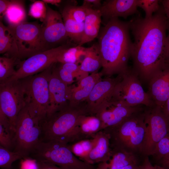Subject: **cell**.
<instances>
[{
  "instance_id": "7bdbcfd3",
  "label": "cell",
  "mask_w": 169,
  "mask_h": 169,
  "mask_svg": "<svg viewBox=\"0 0 169 169\" xmlns=\"http://www.w3.org/2000/svg\"><path fill=\"white\" fill-rule=\"evenodd\" d=\"M38 163L39 169H63L55 165L47 163L38 161Z\"/></svg>"
},
{
  "instance_id": "cb8c5ba5",
  "label": "cell",
  "mask_w": 169,
  "mask_h": 169,
  "mask_svg": "<svg viewBox=\"0 0 169 169\" xmlns=\"http://www.w3.org/2000/svg\"><path fill=\"white\" fill-rule=\"evenodd\" d=\"M0 54L18 59V52L15 39L8 26L0 22Z\"/></svg>"
},
{
  "instance_id": "f6af8a7d",
  "label": "cell",
  "mask_w": 169,
  "mask_h": 169,
  "mask_svg": "<svg viewBox=\"0 0 169 169\" xmlns=\"http://www.w3.org/2000/svg\"><path fill=\"white\" fill-rule=\"evenodd\" d=\"M161 109L165 115L169 118V98L161 107Z\"/></svg>"
},
{
  "instance_id": "f907efd6",
  "label": "cell",
  "mask_w": 169,
  "mask_h": 169,
  "mask_svg": "<svg viewBox=\"0 0 169 169\" xmlns=\"http://www.w3.org/2000/svg\"><path fill=\"white\" fill-rule=\"evenodd\" d=\"M161 169H165V168H164L162 167H161Z\"/></svg>"
},
{
  "instance_id": "e0dca14e",
  "label": "cell",
  "mask_w": 169,
  "mask_h": 169,
  "mask_svg": "<svg viewBox=\"0 0 169 169\" xmlns=\"http://www.w3.org/2000/svg\"><path fill=\"white\" fill-rule=\"evenodd\" d=\"M147 93L155 105L163 106L169 98V63L149 82Z\"/></svg>"
},
{
  "instance_id": "ee69618b",
  "label": "cell",
  "mask_w": 169,
  "mask_h": 169,
  "mask_svg": "<svg viewBox=\"0 0 169 169\" xmlns=\"http://www.w3.org/2000/svg\"><path fill=\"white\" fill-rule=\"evenodd\" d=\"M165 15L169 20V0H160Z\"/></svg>"
},
{
  "instance_id": "277c9868",
  "label": "cell",
  "mask_w": 169,
  "mask_h": 169,
  "mask_svg": "<svg viewBox=\"0 0 169 169\" xmlns=\"http://www.w3.org/2000/svg\"><path fill=\"white\" fill-rule=\"evenodd\" d=\"M146 107L133 113L119 124L102 130L109 135L111 147L135 153L141 152L146 129L145 121Z\"/></svg>"
},
{
  "instance_id": "603a6c76",
  "label": "cell",
  "mask_w": 169,
  "mask_h": 169,
  "mask_svg": "<svg viewBox=\"0 0 169 169\" xmlns=\"http://www.w3.org/2000/svg\"><path fill=\"white\" fill-rule=\"evenodd\" d=\"M84 57L79 64L81 69L88 73L98 72L102 67L100 48L98 43L86 49Z\"/></svg>"
},
{
  "instance_id": "f1b7e54d",
  "label": "cell",
  "mask_w": 169,
  "mask_h": 169,
  "mask_svg": "<svg viewBox=\"0 0 169 169\" xmlns=\"http://www.w3.org/2000/svg\"><path fill=\"white\" fill-rule=\"evenodd\" d=\"M94 143L95 140L93 137L75 142L69 146L73 154L83 161L92 150Z\"/></svg>"
},
{
  "instance_id": "d6a6232c",
  "label": "cell",
  "mask_w": 169,
  "mask_h": 169,
  "mask_svg": "<svg viewBox=\"0 0 169 169\" xmlns=\"http://www.w3.org/2000/svg\"><path fill=\"white\" fill-rule=\"evenodd\" d=\"M153 156L159 162L169 157V131L157 144Z\"/></svg>"
},
{
  "instance_id": "b9f144b4",
  "label": "cell",
  "mask_w": 169,
  "mask_h": 169,
  "mask_svg": "<svg viewBox=\"0 0 169 169\" xmlns=\"http://www.w3.org/2000/svg\"><path fill=\"white\" fill-rule=\"evenodd\" d=\"M11 3V0H0V18L2 19Z\"/></svg>"
},
{
  "instance_id": "44dd1931",
  "label": "cell",
  "mask_w": 169,
  "mask_h": 169,
  "mask_svg": "<svg viewBox=\"0 0 169 169\" xmlns=\"http://www.w3.org/2000/svg\"><path fill=\"white\" fill-rule=\"evenodd\" d=\"M111 157L107 162L99 164L95 169H119L126 166L138 164L135 153L116 147H111Z\"/></svg>"
},
{
  "instance_id": "5b68a950",
  "label": "cell",
  "mask_w": 169,
  "mask_h": 169,
  "mask_svg": "<svg viewBox=\"0 0 169 169\" xmlns=\"http://www.w3.org/2000/svg\"><path fill=\"white\" fill-rule=\"evenodd\" d=\"M54 64L41 72L23 79L26 105L31 116L39 123L46 118L48 111L49 81Z\"/></svg>"
},
{
  "instance_id": "836d02e7",
  "label": "cell",
  "mask_w": 169,
  "mask_h": 169,
  "mask_svg": "<svg viewBox=\"0 0 169 169\" xmlns=\"http://www.w3.org/2000/svg\"><path fill=\"white\" fill-rule=\"evenodd\" d=\"M159 2L160 0H137V6L144 11L145 18H148L160 9Z\"/></svg>"
},
{
  "instance_id": "83f0119b",
  "label": "cell",
  "mask_w": 169,
  "mask_h": 169,
  "mask_svg": "<svg viewBox=\"0 0 169 169\" xmlns=\"http://www.w3.org/2000/svg\"><path fill=\"white\" fill-rule=\"evenodd\" d=\"M86 49V48L79 45L75 47H69L59 55L58 58V63L80 64L85 55Z\"/></svg>"
},
{
  "instance_id": "30bf717a",
  "label": "cell",
  "mask_w": 169,
  "mask_h": 169,
  "mask_svg": "<svg viewBox=\"0 0 169 169\" xmlns=\"http://www.w3.org/2000/svg\"><path fill=\"white\" fill-rule=\"evenodd\" d=\"M8 26L18 48V59H27L44 51L41 42V25L38 22H24Z\"/></svg>"
},
{
  "instance_id": "9a60e30c",
  "label": "cell",
  "mask_w": 169,
  "mask_h": 169,
  "mask_svg": "<svg viewBox=\"0 0 169 169\" xmlns=\"http://www.w3.org/2000/svg\"><path fill=\"white\" fill-rule=\"evenodd\" d=\"M118 79V75L115 78L105 77L95 84L84 102L89 115H94L99 107L111 97Z\"/></svg>"
},
{
  "instance_id": "60d3db41",
  "label": "cell",
  "mask_w": 169,
  "mask_h": 169,
  "mask_svg": "<svg viewBox=\"0 0 169 169\" xmlns=\"http://www.w3.org/2000/svg\"><path fill=\"white\" fill-rule=\"evenodd\" d=\"M139 169H161V167L159 165L153 166L146 156L141 165H140Z\"/></svg>"
},
{
  "instance_id": "8d00e7d4",
  "label": "cell",
  "mask_w": 169,
  "mask_h": 169,
  "mask_svg": "<svg viewBox=\"0 0 169 169\" xmlns=\"http://www.w3.org/2000/svg\"><path fill=\"white\" fill-rule=\"evenodd\" d=\"M14 135L0 125V146L10 150L14 145Z\"/></svg>"
},
{
  "instance_id": "4316f807",
  "label": "cell",
  "mask_w": 169,
  "mask_h": 169,
  "mask_svg": "<svg viewBox=\"0 0 169 169\" xmlns=\"http://www.w3.org/2000/svg\"><path fill=\"white\" fill-rule=\"evenodd\" d=\"M61 14L68 38L78 45L84 33V22H78L63 12Z\"/></svg>"
},
{
  "instance_id": "f35d334b",
  "label": "cell",
  "mask_w": 169,
  "mask_h": 169,
  "mask_svg": "<svg viewBox=\"0 0 169 169\" xmlns=\"http://www.w3.org/2000/svg\"><path fill=\"white\" fill-rule=\"evenodd\" d=\"M19 169H39L37 161L26 157L21 159Z\"/></svg>"
},
{
  "instance_id": "7c38bea8",
  "label": "cell",
  "mask_w": 169,
  "mask_h": 169,
  "mask_svg": "<svg viewBox=\"0 0 169 169\" xmlns=\"http://www.w3.org/2000/svg\"><path fill=\"white\" fill-rule=\"evenodd\" d=\"M68 47L67 45H62L35 54L21 61L15 74L9 79H21L42 72L58 63L59 55Z\"/></svg>"
},
{
  "instance_id": "e575fe53",
  "label": "cell",
  "mask_w": 169,
  "mask_h": 169,
  "mask_svg": "<svg viewBox=\"0 0 169 169\" xmlns=\"http://www.w3.org/2000/svg\"><path fill=\"white\" fill-rule=\"evenodd\" d=\"M46 12V4L42 0L37 1L31 5L28 14L31 17L39 19L43 22L45 17Z\"/></svg>"
},
{
  "instance_id": "52a82bcc",
  "label": "cell",
  "mask_w": 169,
  "mask_h": 169,
  "mask_svg": "<svg viewBox=\"0 0 169 169\" xmlns=\"http://www.w3.org/2000/svg\"><path fill=\"white\" fill-rule=\"evenodd\" d=\"M118 81L111 98L125 105L135 106L143 105L148 107L156 105L132 67L117 75Z\"/></svg>"
},
{
  "instance_id": "c3c4849f",
  "label": "cell",
  "mask_w": 169,
  "mask_h": 169,
  "mask_svg": "<svg viewBox=\"0 0 169 169\" xmlns=\"http://www.w3.org/2000/svg\"><path fill=\"white\" fill-rule=\"evenodd\" d=\"M45 3H50L52 4L58 5L62 2L60 0H43Z\"/></svg>"
},
{
  "instance_id": "ffe728a7",
  "label": "cell",
  "mask_w": 169,
  "mask_h": 169,
  "mask_svg": "<svg viewBox=\"0 0 169 169\" xmlns=\"http://www.w3.org/2000/svg\"><path fill=\"white\" fill-rule=\"evenodd\" d=\"M93 137L95 140L94 146L83 161L92 165L107 161L111 157L112 153L109 135L102 130Z\"/></svg>"
},
{
  "instance_id": "ab89813d",
  "label": "cell",
  "mask_w": 169,
  "mask_h": 169,
  "mask_svg": "<svg viewBox=\"0 0 169 169\" xmlns=\"http://www.w3.org/2000/svg\"><path fill=\"white\" fill-rule=\"evenodd\" d=\"M102 4L100 0H84L82 5L87 8L98 10Z\"/></svg>"
},
{
  "instance_id": "5bb4252c",
  "label": "cell",
  "mask_w": 169,
  "mask_h": 169,
  "mask_svg": "<svg viewBox=\"0 0 169 169\" xmlns=\"http://www.w3.org/2000/svg\"><path fill=\"white\" fill-rule=\"evenodd\" d=\"M145 107L143 105L127 106L111 97L99 107L94 115L101 121L102 131L119 124Z\"/></svg>"
},
{
  "instance_id": "ba28073f",
  "label": "cell",
  "mask_w": 169,
  "mask_h": 169,
  "mask_svg": "<svg viewBox=\"0 0 169 169\" xmlns=\"http://www.w3.org/2000/svg\"><path fill=\"white\" fill-rule=\"evenodd\" d=\"M41 135L39 122L31 116L26 105L20 111L17 119L13 137L14 151L28 157L40 141Z\"/></svg>"
},
{
  "instance_id": "ac0fdd59",
  "label": "cell",
  "mask_w": 169,
  "mask_h": 169,
  "mask_svg": "<svg viewBox=\"0 0 169 169\" xmlns=\"http://www.w3.org/2000/svg\"><path fill=\"white\" fill-rule=\"evenodd\" d=\"M137 0H107L98 9L105 22L111 19L128 16L137 13Z\"/></svg>"
},
{
  "instance_id": "4fadbf2b",
  "label": "cell",
  "mask_w": 169,
  "mask_h": 169,
  "mask_svg": "<svg viewBox=\"0 0 169 169\" xmlns=\"http://www.w3.org/2000/svg\"><path fill=\"white\" fill-rule=\"evenodd\" d=\"M45 17L41 25V42L43 51L54 48L68 38L61 13L46 4Z\"/></svg>"
},
{
  "instance_id": "7a4b0ae2",
  "label": "cell",
  "mask_w": 169,
  "mask_h": 169,
  "mask_svg": "<svg viewBox=\"0 0 169 169\" xmlns=\"http://www.w3.org/2000/svg\"><path fill=\"white\" fill-rule=\"evenodd\" d=\"M130 21L119 18L105 22L98 35L102 76L112 77L126 70L131 57L132 42L129 33Z\"/></svg>"
},
{
  "instance_id": "7dc6e473",
  "label": "cell",
  "mask_w": 169,
  "mask_h": 169,
  "mask_svg": "<svg viewBox=\"0 0 169 169\" xmlns=\"http://www.w3.org/2000/svg\"><path fill=\"white\" fill-rule=\"evenodd\" d=\"M160 166L165 169H169V157L159 162Z\"/></svg>"
},
{
  "instance_id": "d4e9b609",
  "label": "cell",
  "mask_w": 169,
  "mask_h": 169,
  "mask_svg": "<svg viewBox=\"0 0 169 169\" xmlns=\"http://www.w3.org/2000/svg\"><path fill=\"white\" fill-rule=\"evenodd\" d=\"M78 128L81 140L90 138L101 131V121L95 115H84L80 120Z\"/></svg>"
},
{
  "instance_id": "d590c367",
  "label": "cell",
  "mask_w": 169,
  "mask_h": 169,
  "mask_svg": "<svg viewBox=\"0 0 169 169\" xmlns=\"http://www.w3.org/2000/svg\"><path fill=\"white\" fill-rule=\"evenodd\" d=\"M59 66L73 75L77 82L87 76L89 73L82 70L79 65L75 63H60Z\"/></svg>"
},
{
  "instance_id": "4dcf8cb0",
  "label": "cell",
  "mask_w": 169,
  "mask_h": 169,
  "mask_svg": "<svg viewBox=\"0 0 169 169\" xmlns=\"http://www.w3.org/2000/svg\"><path fill=\"white\" fill-rule=\"evenodd\" d=\"M25 157L19 152L11 151L0 146V167L1 169H10L14 161Z\"/></svg>"
},
{
  "instance_id": "74e56055",
  "label": "cell",
  "mask_w": 169,
  "mask_h": 169,
  "mask_svg": "<svg viewBox=\"0 0 169 169\" xmlns=\"http://www.w3.org/2000/svg\"><path fill=\"white\" fill-rule=\"evenodd\" d=\"M56 63L54 65V67L59 78L68 85L72 84L75 81L73 75L69 72L62 68L59 65L56 66Z\"/></svg>"
},
{
  "instance_id": "8fae6325",
  "label": "cell",
  "mask_w": 169,
  "mask_h": 169,
  "mask_svg": "<svg viewBox=\"0 0 169 169\" xmlns=\"http://www.w3.org/2000/svg\"><path fill=\"white\" fill-rule=\"evenodd\" d=\"M146 132L141 153L146 156L153 155L158 142L169 131V118L160 107H146L145 110Z\"/></svg>"
},
{
  "instance_id": "1f68e13d",
  "label": "cell",
  "mask_w": 169,
  "mask_h": 169,
  "mask_svg": "<svg viewBox=\"0 0 169 169\" xmlns=\"http://www.w3.org/2000/svg\"><path fill=\"white\" fill-rule=\"evenodd\" d=\"M86 8L82 5L77 6L74 4L65 5L62 12L66 13L79 23L84 22L86 15Z\"/></svg>"
},
{
  "instance_id": "bcb514c9",
  "label": "cell",
  "mask_w": 169,
  "mask_h": 169,
  "mask_svg": "<svg viewBox=\"0 0 169 169\" xmlns=\"http://www.w3.org/2000/svg\"><path fill=\"white\" fill-rule=\"evenodd\" d=\"M167 31L168 34L167 36V51L166 59L169 63V20H168L167 24Z\"/></svg>"
},
{
  "instance_id": "6da1fadb",
  "label": "cell",
  "mask_w": 169,
  "mask_h": 169,
  "mask_svg": "<svg viewBox=\"0 0 169 169\" xmlns=\"http://www.w3.org/2000/svg\"><path fill=\"white\" fill-rule=\"evenodd\" d=\"M168 20L161 7L151 18L139 15L129 21L134 38L131 55L132 68L142 84H148L168 63Z\"/></svg>"
},
{
  "instance_id": "d6986e66",
  "label": "cell",
  "mask_w": 169,
  "mask_h": 169,
  "mask_svg": "<svg viewBox=\"0 0 169 169\" xmlns=\"http://www.w3.org/2000/svg\"><path fill=\"white\" fill-rule=\"evenodd\" d=\"M102 76L100 72L93 73L77 82L76 85H69V104L77 105L85 102Z\"/></svg>"
},
{
  "instance_id": "3957f363",
  "label": "cell",
  "mask_w": 169,
  "mask_h": 169,
  "mask_svg": "<svg viewBox=\"0 0 169 169\" xmlns=\"http://www.w3.org/2000/svg\"><path fill=\"white\" fill-rule=\"evenodd\" d=\"M86 115L89 114L84 103L74 106L68 104L39 123L43 136L41 141L55 140L68 144L81 140L78 125Z\"/></svg>"
},
{
  "instance_id": "9c48e42d",
  "label": "cell",
  "mask_w": 169,
  "mask_h": 169,
  "mask_svg": "<svg viewBox=\"0 0 169 169\" xmlns=\"http://www.w3.org/2000/svg\"><path fill=\"white\" fill-rule=\"evenodd\" d=\"M26 105L23 79L0 83V110L8 119L14 135L18 115Z\"/></svg>"
},
{
  "instance_id": "816d5d0a",
  "label": "cell",
  "mask_w": 169,
  "mask_h": 169,
  "mask_svg": "<svg viewBox=\"0 0 169 169\" xmlns=\"http://www.w3.org/2000/svg\"><path fill=\"white\" fill-rule=\"evenodd\" d=\"M13 169V168H12V167L10 169Z\"/></svg>"
},
{
  "instance_id": "484cf974",
  "label": "cell",
  "mask_w": 169,
  "mask_h": 169,
  "mask_svg": "<svg viewBox=\"0 0 169 169\" xmlns=\"http://www.w3.org/2000/svg\"><path fill=\"white\" fill-rule=\"evenodd\" d=\"M4 16L9 25H16L25 22L26 16L24 1L11 0Z\"/></svg>"
},
{
  "instance_id": "8992f818",
  "label": "cell",
  "mask_w": 169,
  "mask_h": 169,
  "mask_svg": "<svg viewBox=\"0 0 169 169\" xmlns=\"http://www.w3.org/2000/svg\"><path fill=\"white\" fill-rule=\"evenodd\" d=\"M32 153L38 161L63 169H95L92 165L77 157L69 145L62 141H40Z\"/></svg>"
},
{
  "instance_id": "2e32d148",
  "label": "cell",
  "mask_w": 169,
  "mask_h": 169,
  "mask_svg": "<svg viewBox=\"0 0 169 169\" xmlns=\"http://www.w3.org/2000/svg\"><path fill=\"white\" fill-rule=\"evenodd\" d=\"M54 64L49 79V105L46 117L69 104V85L59 78L54 68Z\"/></svg>"
},
{
  "instance_id": "f546056e",
  "label": "cell",
  "mask_w": 169,
  "mask_h": 169,
  "mask_svg": "<svg viewBox=\"0 0 169 169\" xmlns=\"http://www.w3.org/2000/svg\"><path fill=\"white\" fill-rule=\"evenodd\" d=\"M17 59L6 56L0 57V83L5 81L16 73L14 66Z\"/></svg>"
},
{
  "instance_id": "681fc988",
  "label": "cell",
  "mask_w": 169,
  "mask_h": 169,
  "mask_svg": "<svg viewBox=\"0 0 169 169\" xmlns=\"http://www.w3.org/2000/svg\"><path fill=\"white\" fill-rule=\"evenodd\" d=\"M140 165L133 164L123 167L119 169H139Z\"/></svg>"
},
{
  "instance_id": "7402d4cb",
  "label": "cell",
  "mask_w": 169,
  "mask_h": 169,
  "mask_svg": "<svg viewBox=\"0 0 169 169\" xmlns=\"http://www.w3.org/2000/svg\"><path fill=\"white\" fill-rule=\"evenodd\" d=\"M101 17L99 10L86 8L84 33L81 41L78 45L82 46L84 44L93 40L98 36Z\"/></svg>"
}]
</instances>
